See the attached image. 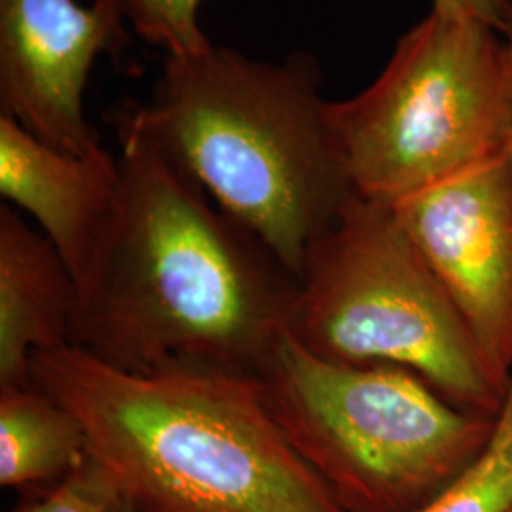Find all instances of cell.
Listing matches in <instances>:
<instances>
[{"label": "cell", "mask_w": 512, "mask_h": 512, "mask_svg": "<svg viewBox=\"0 0 512 512\" xmlns=\"http://www.w3.org/2000/svg\"><path fill=\"white\" fill-rule=\"evenodd\" d=\"M122 184L76 283L71 346L135 374L260 376L296 279L143 131L116 116Z\"/></svg>", "instance_id": "obj_1"}, {"label": "cell", "mask_w": 512, "mask_h": 512, "mask_svg": "<svg viewBox=\"0 0 512 512\" xmlns=\"http://www.w3.org/2000/svg\"><path fill=\"white\" fill-rule=\"evenodd\" d=\"M33 382L80 420L137 512H346L256 376L135 374L61 346L35 355Z\"/></svg>", "instance_id": "obj_2"}, {"label": "cell", "mask_w": 512, "mask_h": 512, "mask_svg": "<svg viewBox=\"0 0 512 512\" xmlns=\"http://www.w3.org/2000/svg\"><path fill=\"white\" fill-rule=\"evenodd\" d=\"M310 54L262 61L211 44L165 55L154 92L116 116L143 131L298 277L355 196Z\"/></svg>", "instance_id": "obj_3"}, {"label": "cell", "mask_w": 512, "mask_h": 512, "mask_svg": "<svg viewBox=\"0 0 512 512\" xmlns=\"http://www.w3.org/2000/svg\"><path fill=\"white\" fill-rule=\"evenodd\" d=\"M294 450L346 512H414L475 461L495 416L463 414L418 374L336 363L289 332L260 372Z\"/></svg>", "instance_id": "obj_4"}, {"label": "cell", "mask_w": 512, "mask_h": 512, "mask_svg": "<svg viewBox=\"0 0 512 512\" xmlns=\"http://www.w3.org/2000/svg\"><path fill=\"white\" fill-rule=\"evenodd\" d=\"M289 332L329 361L406 368L484 416L507 393L393 205L357 194L308 251Z\"/></svg>", "instance_id": "obj_5"}, {"label": "cell", "mask_w": 512, "mask_h": 512, "mask_svg": "<svg viewBox=\"0 0 512 512\" xmlns=\"http://www.w3.org/2000/svg\"><path fill=\"white\" fill-rule=\"evenodd\" d=\"M327 120L353 192L395 205L507 152L512 65L478 19L431 10L363 92L329 101Z\"/></svg>", "instance_id": "obj_6"}, {"label": "cell", "mask_w": 512, "mask_h": 512, "mask_svg": "<svg viewBox=\"0 0 512 512\" xmlns=\"http://www.w3.org/2000/svg\"><path fill=\"white\" fill-rule=\"evenodd\" d=\"M497 382L512 374V162L505 154L393 205Z\"/></svg>", "instance_id": "obj_7"}, {"label": "cell", "mask_w": 512, "mask_h": 512, "mask_svg": "<svg viewBox=\"0 0 512 512\" xmlns=\"http://www.w3.org/2000/svg\"><path fill=\"white\" fill-rule=\"evenodd\" d=\"M124 0H0V112L50 147H101L84 112L99 55L129 44Z\"/></svg>", "instance_id": "obj_8"}, {"label": "cell", "mask_w": 512, "mask_h": 512, "mask_svg": "<svg viewBox=\"0 0 512 512\" xmlns=\"http://www.w3.org/2000/svg\"><path fill=\"white\" fill-rule=\"evenodd\" d=\"M118 156L71 154L42 143L0 112V192L31 215L78 283L107 236L120 196Z\"/></svg>", "instance_id": "obj_9"}, {"label": "cell", "mask_w": 512, "mask_h": 512, "mask_svg": "<svg viewBox=\"0 0 512 512\" xmlns=\"http://www.w3.org/2000/svg\"><path fill=\"white\" fill-rule=\"evenodd\" d=\"M76 281L52 241L0 207V389L31 385L40 351L71 346Z\"/></svg>", "instance_id": "obj_10"}, {"label": "cell", "mask_w": 512, "mask_h": 512, "mask_svg": "<svg viewBox=\"0 0 512 512\" xmlns=\"http://www.w3.org/2000/svg\"><path fill=\"white\" fill-rule=\"evenodd\" d=\"M90 456L88 435L63 403L37 384L0 389V484L61 480Z\"/></svg>", "instance_id": "obj_11"}, {"label": "cell", "mask_w": 512, "mask_h": 512, "mask_svg": "<svg viewBox=\"0 0 512 512\" xmlns=\"http://www.w3.org/2000/svg\"><path fill=\"white\" fill-rule=\"evenodd\" d=\"M414 512H512V374L486 448Z\"/></svg>", "instance_id": "obj_12"}, {"label": "cell", "mask_w": 512, "mask_h": 512, "mask_svg": "<svg viewBox=\"0 0 512 512\" xmlns=\"http://www.w3.org/2000/svg\"><path fill=\"white\" fill-rule=\"evenodd\" d=\"M202 0H124L131 29L165 55L202 54L213 42L198 21Z\"/></svg>", "instance_id": "obj_13"}, {"label": "cell", "mask_w": 512, "mask_h": 512, "mask_svg": "<svg viewBox=\"0 0 512 512\" xmlns=\"http://www.w3.org/2000/svg\"><path fill=\"white\" fill-rule=\"evenodd\" d=\"M120 499L116 480L97 459L88 456L44 499L16 512H110Z\"/></svg>", "instance_id": "obj_14"}, {"label": "cell", "mask_w": 512, "mask_h": 512, "mask_svg": "<svg viewBox=\"0 0 512 512\" xmlns=\"http://www.w3.org/2000/svg\"><path fill=\"white\" fill-rule=\"evenodd\" d=\"M433 8L478 19L507 37L512 27V0H433Z\"/></svg>", "instance_id": "obj_15"}, {"label": "cell", "mask_w": 512, "mask_h": 512, "mask_svg": "<svg viewBox=\"0 0 512 512\" xmlns=\"http://www.w3.org/2000/svg\"><path fill=\"white\" fill-rule=\"evenodd\" d=\"M110 512H137L135 511V509H133V507H131V505H129L128 501H126V499H124V497H122V499H120V501H118V503H116V505H114V509H112V511Z\"/></svg>", "instance_id": "obj_16"}, {"label": "cell", "mask_w": 512, "mask_h": 512, "mask_svg": "<svg viewBox=\"0 0 512 512\" xmlns=\"http://www.w3.org/2000/svg\"><path fill=\"white\" fill-rule=\"evenodd\" d=\"M503 40H505V46H507V54H509V59H511L512 65V27L511 31L507 33V37H503Z\"/></svg>", "instance_id": "obj_17"}, {"label": "cell", "mask_w": 512, "mask_h": 512, "mask_svg": "<svg viewBox=\"0 0 512 512\" xmlns=\"http://www.w3.org/2000/svg\"><path fill=\"white\" fill-rule=\"evenodd\" d=\"M507 156H509V158H511V162H512V139H511V143H509V147H507Z\"/></svg>", "instance_id": "obj_18"}]
</instances>
